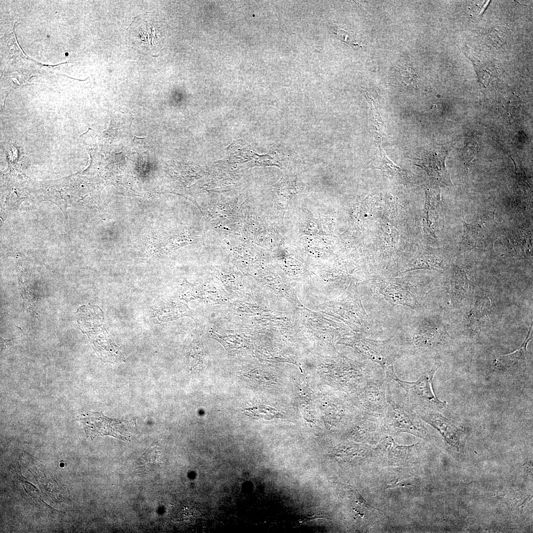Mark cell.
<instances>
[{
  "mask_svg": "<svg viewBox=\"0 0 533 533\" xmlns=\"http://www.w3.org/2000/svg\"><path fill=\"white\" fill-rule=\"evenodd\" d=\"M386 406L383 424L390 433L407 432L423 439L430 438L429 433L421 418L405 401L391 393L389 384L386 394Z\"/></svg>",
  "mask_w": 533,
  "mask_h": 533,
  "instance_id": "1",
  "label": "cell"
},
{
  "mask_svg": "<svg viewBox=\"0 0 533 533\" xmlns=\"http://www.w3.org/2000/svg\"><path fill=\"white\" fill-rule=\"evenodd\" d=\"M440 366V363H435L430 370L423 373L415 381H403L396 376L394 378L393 380L406 392L404 397L405 401L416 413L440 412L446 406L447 402L437 397L432 387L433 377Z\"/></svg>",
  "mask_w": 533,
  "mask_h": 533,
  "instance_id": "2",
  "label": "cell"
},
{
  "mask_svg": "<svg viewBox=\"0 0 533 533\" xmlns=\"http://www.w3.org/2000/svg\"><path fill=\"white\" fill-rule=\"evenodd\" d=\"M129 40L137 48L157 53L162 44L161 27L148 14L135 17L128 29Z\"/></svg>",
  "mask_w": 533,
  "mask_h": 533,
  "instance_id": "3",
  "label": "cell"
},
{
  "mask_svg": "<svg viewBox=\"0 0 533 533\" xmlns=\"http://www.w3.org/2000/svg\"><path fill=\"white\" fill-rule=\"evenodd\" d=\"M78 418L87 436L91 439L99 436L110 435L128 440L134 424L132 421L111 419L102 413L87 411L80 412Z\"/></svg>",
  "mask_w": 533,
  "mask_h": 533,
  "instance_id": "4",
  "label": "cell"
},
{
  "mask_svg": "<svg viewBox=\"0 0 533 533\" xmlns=\"http://www.w3.org/2000/svg\"><path fill=\"white\" fill-rule=\"evenodd\" d=\"M495 236V222L494 216L488 214L471 223L463 221L460 248L468 251L476 248H486L492 244Z\"/></svg>",
  "mask_w": 533,
  "mask_h": 533,
  "instance_id": "5",
  "label": "cell"
},
{
  "mask_svg": "<svg viewBox=\"0 0 533 533\" xmlns=\"http://www.w3.org/2000/svg\"><path fill=\"white\" fill-rule=\"evenodd\" d=\"M389 382L384 376L373 379L364 385L358 402L365 414L383 418L387 387Z\"/></svg>",
  "mask_w": 533,
  "mask_h": 533,
  "instance_id": "6",
  "label": "cell"
},
{
  "mask_svg": "<svg viewBox=\"0 0 533 533\" xmlns=\"http://www.w3.org/2000/svg\"><path fill=\"white\" fill-rule=\"evenodd\" d=\"M447 152L445 146L424 149L416 158L415 165L425 171L436 183L451 187L452 184L445 164Z\"/></svg>",
  "mask_w": 533,
  "mask_h": 533,
  "instance_id": "7",
  "label": "cell"
},
{
  "mask_svg": "<svg viewBox=\"0 0 533 533\" xmlns=\"http://www.w3.org/2000/svg\"><path fill=\"white\" fill-rule=\"evenodd\" d=\"M417 414L421 419L438 430L448 445L457 451L463 449L466 439V433L463 428L439 412H422Z\"/></svg>",
  "mask_w": 533,
  "mask_h": 533,
  "instance_id": "8",
  "label": "cell"
},
{
  "mask_svg": "<svg viewBox=\"0 0 533 533\" xmlns=\"http://www.w3.org/2000/svg\"><path fill=\"white\" fill-rule=\"evenodd\" d=\"M376 168L381 170L388 177L399 184L417 183L418 177L413 172L405 170L394 164L386 156L381 146H376Z\"/></svg>",
  "mask_w": 533,
  "mask_h": 533,
  "instance_id": "9",
  "label": "cell"
},
{
  "mask_svg": "<svg viewBox=\"0 0 533 533\" xmlns=\"http://www.w3.org/2000/svg\"><path fill=\"white\" fill-rule=\"evenodd\" d=\"M531 329L524 343L514 352L501 356L497 360L496 366L500 370L510 374H519L526 368L527 345L531 340Z\"/></svg>",
  "mask_w": 533,
  "mask_h": 533,
  "instance_id": "10",
  "label": "cell"
},
{
  "mask_svg": "<svg viewBox=\"0 0 533 533\" xmlns=\"http://www.w3.org/2000/svg\"><path fill=\"white\" fill-rule=\"evenodd\" d=\"M425 195L424 211V228L427 233L434 237V228L438 218L437 208L440 202V195L439 193H433L427 188L425 190Z\"/></svg>",
  "mask_w": 533,
  "mask_h": 533,
  "instance_id": "11",
  "label": "cell"
},
{
  "mask_svg": "<svg viewBox=\"0 0 533 533\" xmlns=\"http://www.w3.org/2000/svg\"><path fill=\"white\" fill-rule=\"evenodd\" d=\"M360 91L370 105V121L374 141L376 146L381 145V138L384 135V122L373 98L366 90L362 89Z\"/></svg>",
  "mask_w": 533,
  "mask_h": 533,
  "instance_id": "12",
  "label": "cell"
},
{
  "mask_svg": "<svg viewBox=\"0 0 533 533\" xmlns=\"http://www.w3.org/2000/svg\"><path fill=\"white\" fill-rule=\"evenodd\" d=\"M490 300L486 297L478 299L468 314V318L471 323L477 324L487 318L490 310Z\"/></svg>",
  "mask_w": 533,
  "mask_h": 533,
  "instance_id": "13",
  "label": "cell"
},
{
  "mask_svg": "<svg viewBox=\"0 0 533 533\" xmlns=\"http://www.w3.org/2000/svg\"><path fill=\"white\" fill-rule=\"evenodd\" d=\"M331 29L332 32L335 35L337 38L344 43L350 45L361 47L346 31L341 29L336 25L331 27Z\"/></svg>",
  "mask_w": 533,
  "mask_h": 533,
  "instance_id": "14",
  "label": "cell"
},
{
  "mask_svg": "<svg viewBox=\"0 0 533 533\" xmlns=\"http://www.w3.org/2000/svg\"><path fill=\"white\" fill-rule=\"evenodd\" d=\"M354 495H355V500H356V501L357 503H359L360 504H361L363 506H365V507H366L367 508H370L371 509L373 508V509H376V510H379V511L380 510V509H378L377 508H375V507L369 504L364 499V498L362 497L361 495L357 491H354Z\"/></svg>",
  "mask_w": 533,
  "mask_h": 533,
  "instance_id": "15",
  "label": "cell"
},
{
  "mask_svg": "<svg viewBox=\"0 0 533 533\" xmlns=\"http://www.w3.org/2000/svg\"><path fill=\"white\" fill-rule=\"evenodd\" d=\"M409 485H411V484L408 481L400 480V481H398L397 482H395V483H394V484H393L392 485H388L386 487V488L387 489H390V488H398V487H406V486H409Z\"/></svg>",
  "mask_w": 533,
  "mask_h": 533,
  "instance_id": "16",
  "label": "cell"
}]
</instances>
